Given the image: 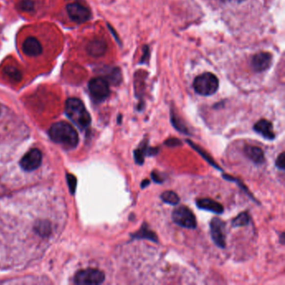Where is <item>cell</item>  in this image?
Masks as SVG:
<instances>
[{
    "label": "cell",
    "instance_id": "52a82bcc",
    "mask_svg": "<svg viewBox=\"0 0 285 285\" xmlns=\"http://www.w3.org/2000/svg\"><path fill=\"white\" fill-rule=\"evenodd\" d=\"M212 239L220 248H226L225 223L218 217H214L210 222Z\"/></svg>",
    "mask_w": 285,
    "mask_h": 285
},
{
    "label": "cell",
    "instance_id": "5bb4252c",
    "mask_svg": "<svg viewBox=\"0 0 285 285\" xmlns=\"http://www.w3.org/2000/svg\"><path fill=\"white\" fill-rule=\"evenodd\" d=\"M22 48L24 53L29 56H37L42 53V46L40 41L34 37L27 38L23 43Z\"/></svg>",
    "mask_w": 285,
    "mask_h": 285
},
{
    "label": "cell",
    "instance_id": "ac0fdd59",
    "mask_svg": "<svg viewBox=\"0 0 285 285\" xmlns=\"http://www.w3.org/2000/svg\"><path fill=\"white\" fill-rule=\"evenodd\" d=\"M171 122L172 126L177 129V131H180L181 133L186 135H190L189 132V129L187 128L185 124L183 122L180 117H177L173 111H171Z\"/></svg>",
    "mask_w": 285,
    "mask_h": 285
},
{
    "label": "cell",
    "instance_id": "44dd1931",
    "mask_svg": "<svg viewBox=\"0 0 285 285\" xmlns=\"http://www.w3.org/2000/svg\"><path fill=\"white\" fill-rule=\"evenodd\" d=\"M249 222H250L249 215H248V213L243 212L232 221V226L234 228H240V227L248 225Z\"/></svg>",
    "mask_w": 285,
    "mask_h": 285
},
{
    "label": "cell",
    "instance_id": "2e32d148",
    "mask_svg": "<svg viewBox=\"0 0 285 285\" xmlns=\"http://www.w3.org/2000/svg\"><path fill=\"white\" fill-rule=\"evenodd\" d=\"M132 239H148L154 242H158V238L154 232L149 228L146 223H144L139 231L131 234Z\"/></svg>",
    "mask_w": 285,
    "mask_h": 285
},
{
    "label": "cell",
    "instance_id": "484cf974",
    "mask_svg": "<svg viewBox=\"0 0 285 285\" xmlns=\"http://www.w3.org/2000/svg\"><path fill=\"white\" fill-rule=\"evenodd\" d=\"M151 178L153 179L155 183H162L163 182V178L160 177L159 174L157 173V172H155V171H153V172L151 173Z\"/></svg>",
    "mask_w": 285,
    "mask_h": 285
},
{
    "label": "cell",
    "instance_id": "5b68a950",
    "mask_svg": "<svg viewBox=\"0 0 285 285\" xmlns=\"http://www.w3.org/2000/svg\"><path fill=\"white\" fill-rule=\"evenodd\" d=\"M173 222L183 228L194 229L197 228V219L193 213L185 206L176 208L172 214Z\"/></svg>",
    "mask_w": 285,
    "mask_h": 285
},
{
    "label": "cell",
    "instance_id": "9c48e42d",
    "mask_svg": "<svg viewBox=\"0 0 285 285\" xmlns=\"http://www.w3.org/2000/svg\"><path fill=\"white\" fill-rule=\"evenodd\" d=\"M66 9L70 18L76 23H85L91 18L90 10L80 3H70Z\"/></svg>",
    "mask_w": 285,
    "mask_h": 285
},
{
    "label": "cell",
    "instance_id": "8992f818",
    "mask_svg": "<svg viewBox=\"0 0 285 285\" xmlns=\"http://www.w3.org/2000/svg\"><path fill=\"white\" fill-rule=\"evenodd\" d=\"M89 91L95 100L103 101L110 95L108 81L104 78H94L89 82Z\"/></svg>",
    "mask_w": 285,
    "mask_h": 285
},
{
    "label": "cell",
    "instance_id": "30bf717a",
    "mask_svg": "<svg viewBox=\"0 0 285 285\" xmlns=\"http://www.w3.org/2000/svg\"><path fill=\"white\" fill-rule=\"evenodd\" d=\"M272 64V55L269 53L261 52L253 56L251 60V66L254 71H265L270 67Z\"/></svg>",
    "mask_w": 285,
    "mask_h": 285
},
{
    "label": "cell",
    "instance_id": "7c38bea8",
    "mask_svg": "<svg viewBox=\"0 0 285 285\" xmlns=\"http://www.w3.org/2000/svg\"><path fill=\"white\" fill-rule=\"evenodd\" d=\"M254 129L257 133L261 135L264 139L274 140L275 138L273 125L268 120H264V119L259 120L258 122L255 123Z\"/></svg>",
    "mask_w": 285,
    "mask_h": 285
},
{
    "label": "cell",
    "instance_id": "d4e9b609",
    "mask_svg": "<svg viewBox=\"0 0 285 285\" xmlns=\"http://www.w3.org/2000/svg\"><path fill=\"white\" fill-rule=\"evenodd\" d=\"M22 9L29 10L33 8V2L31 0H23L22 1Z\"/></svg>",
    "mask_w": 285,
    "mask_h": 285
},
{
    "label": "cell",
    "instance_id": "d6986e66",
    "mask_svg": "<svg viewBox=\"0 0 285 285\" xmlns=\"http://www.w3.org/2000/svg\"><path fill=\"white\" fill-rule=\"evenodd\" d=\"M161 198L163 202L170 205H177L180 202V198L176 192L172 191H166L161 195Z\"/></svg>",
    "mask_w": 285,
    "mask_h": 285
},
{
    "label": "cell",
    "instance_id": "8fae6325",
    "mask_svg": "<svg viewBox=\"0 0 285 285\" xmlns=\"http://www.w3.org/2000/svg\"><path fill=\"white\" fill-rule=\"evenodd\" d=\"M157 152L158 149L149 147L148 141L144 140L140 146L134 151L135 162L138 165H142L145 156H154Z\"/></svg>",
    "mask_w": 285,
    "mask_h": 285
},
{
    "label": "cell",
    "instance_id": "3957f363",
    "mask_svg": "<svg viewBox=\"0 0 285 285\" xmlns=\"http://www.w3.org/2000/svg\"><path fill=\"white\" fill-rule=\"evenodd\" d=\"M218 86L219 82L217 76L209 72L203 73L194 80V91L203 96H210L215 94L218 90Z\"/></svg>",
    "mask_w": 285,
    "mask_h": 285
},
{
    "label": "cell",
    "instance_id": "ba28073f",
    "mask_svg": "<svg viewBox=\"0 0 285 285\" xmlns=\"http://www.w3.org/2000/svg\"><path fill=\"white\" fill-rule=\"evenodd\" d=\"M42 159V153L39 149H31L21 158L20 165L24 171H33L40 167Z\"/></svg>",
    "mask_w": 285,
    "mask_h": 285
},
{
    "label": "cell",
    "instance_id": "cb8c5ba5",
    "mask_svg": "<svg viewBox=\"0 0 285 285\" xmlns=\"http://www.w3.org/2000/svg\"><path fill=\"white\" fill-rule=\"evenodd\" d=\"M166 145L168 146H177L182 144V142L179 140H177V138H170L168 140L166 141Z\"/></svg>",
    "mask_w": 285,
    "mask_h": 285
},
{
    "label": "cell",
    "instance_id": "83f0119b",
    "mask_svg": "<svg viewBox=\"0 0 285 285\" xmlns=\"http://www.w3.org/2000/svg\"><path fill=\"white\" fill-rule=\"evenodd\" d=\"M233 1H236L238 3H240V2H242L243 0H233Z\"/></svg>",
    "mask_w": 285,
    "mask_h": 285
},
{
    "label": "cell",
    "instance_id": "ffe728a7",
    "mask_svg": "<svg viewBox=\"0 0 285 285\" xmlns=\"http://www.w3.org/2000/svg\"><path fill=\"white\" fill-rule=\"evenodd\" d=\"M187 142H188V143H189V145H191L192 148L195 149V150H196V151H197V152H198V153H199V154L201 155V156H202V157H203V158H204V159H205L206 161H207V162L209 163V164H210V165L213 166L215 167L216 169H219V170H221V169H220L219 166L217 165V163H215V162L214 161V159H213V158H212V157H210V156H209L208 153H207V151L203 150V149L201 148V147H199V146H198L197 145H196V144H194V143L192 142H191V141H187Z\"/></svg>",
    "mask_w": 285,
    "mask_h": 285
},
{
    "label": "cell",
    "instance_id": "7402d4cb",
    "mask_svg": "<svg viewBox=\"0 0 285 285\" xmlns=\"http://www.w3.org/2000/svg\"><path fill=\"white\" fill-rule=\"evenodd\" d=\"M3 73L6 76H8L9 79L15 81H20L22 79V74L20 73V71L14 66H7L3 70Z\"/></svg>",
    "mask_w": 285,
    "mask_h": 285
},
{
    "label": "cell",
    "instance_id": "277c9868",
    "mask_svg": "<svg viewBox=\"0 0 285 285\" xmlns=\"http://www.w3.org/2000/svg\"><path fill=\"white\" fill-rule=\"evenodd\" d=\"M106 276L102 271L95 268H86L78 272L74 276V283L80 285H100L105 281Z\"/></svg>",
    "mask_w": 285,
    "mask_h": 285
},
{
    "label": "cell",
    "instance_id": "4fadbf2b",
    "mask_svg": "<svg viewBox=\"0 0 285 285\" xmlns=\"http://www.w3.org/2000/svg\"><path fill=\"white\" fill-rule=\"evenodd\" d=\"M197 207L202 210L205 211L212 212L214 214H222L224 211V208L222 207V204L217 203L216 201L209 198H201L197 200L196 202Z\"/></svg>",
    "mask_w": 285,
    "mask_h": 285
},
{
    "label": "cell",
    "instance_id": "603a6c76",
    "mask_svg": "<svg viewBox=\"0 0 285 285\" xmlns=\"http://www.w3.org/2000/svg\"><path fill=\"white\" fill-rule=\"evenodd\" d=\"M275 165H276L278 168L285 171V152H282L281 154L277 157L276 162H275Z\"/></svg>",
    "mask_w": 285,
    "mask_h": 285
},
{
    "label": "cell",
    "instance_id": "9a60e30c",
    "mask_svg": "<svg viewBox=\"0 0 285 285\" xmlns=\"http://www.w3.org/2000/svg\"><path fill=\"white\" fill-rule=\"evenodd\" d=\"M244 153L246 157L251 160L256 164H262L264 163V153L262 149L255 145H246L244 146Z\"/></svg>",
    "mask_w": 285,
    "mask_h": 285
},
{
    "label": "cell",
    "instance_id": "6da1fadb",
    "mask_svg": "<svg viewBox=\"0 0 285 285\" xmlns=\"http://www.w3.org/2000/svg\"><path fill=\"white\" fill-rule=\"evenodd\" d=\"M48 135L54 142L66 146L67 148H74L79 142V136L75 129L65 121L55 123L50 127Z\"/></svg>",
    "mask_w": 285,
    "mask_h": 285
},
{
    "label": "cell",
    "instance_id": "f1b7e54d",
    "mask_svg": "<svg viewBox=\"0 0 285 285\" xmlns=\"http://www.w3.org/2000/svg\"><path fill=\"white\" fill-rule=\"evenodd\" d=\"M1 114H2V111H1V108H0V117H1Z\"/></svg>",
    "mask_w": 285,
    "mask_h": 285
},
{
    "label": "cell",
    "instance_id": "4316f807",
    "mask_svg": "<svg viewBox=\"0 0 285 285\" xmlns=\"http://www.w3.org/2000/svg\"><path fill=\"white\" fill-rule=\"evenodd\" d=\"M149 184H150V181L149 180H144L142 183V189H145Z\"/></svg>",
    "mask_w": 285,
    "mask_h": 285
},
{
    "label": "cell",
    "instance_id": "7a4b0ae2",
    "mask_svg": "<svg viewBox=\"0 0 285 285\" xmlns=\"http://www.w3.org/2000/svg\"><path fill=\"white\" fill-rule=\"evenodd\" d=\"M66 112L69 118L80 128H87L92 122V117L81 100L70 98L66 101Z\"/></svg>",
    "mask_w": 285,
    "mask_h": 285
},
{
    "label": "cell",
    "instance_id": "e0dca14e",
    "mask_svg": "<svg viewBox=\"0 0 285 285\" xmlns=\"http://www.w3.org/2000/svg\"><path fill=\"white\" fill-rule=\"evenodd\" d=\"M106 50V45L103 40H95L92 42H90L88 46H87V51L89 54L95 56V57H98L102 55Z\"/></svg>",
    "mask_w": 285,
    "mask_h": 285
}]
</instances>
